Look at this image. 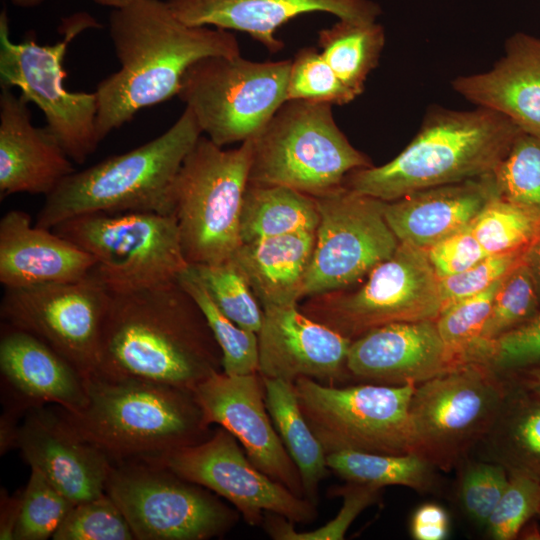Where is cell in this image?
<instances>
[{"label": "cell", "instance_id": "6da1fadb", "mask_svg": "<svg viewBox=\"0 0 540 540\" xmlns=\"http://www.w3.org/2000/svg\"><path fill=\"white\" fill-rule=\"evenodd\" d=\"M222 370V353L194 300L178 281L111 294L93 374L193 392Z\"/></svg>", "mask_w": 540, "mask_h": 540}, {"label": "cell", "instance_id": "7a4b0ae2", "mask_svg": "<svg viewBox=\"0 0 540 540\" xmlns=\"http://www.w3.org/2000/svg\"><path fill=\"white\" fill-rule=\"evenodd\" d=\"M109 33L120 69L95 90L99 142L139 110L177 96L182 77L194 62L207 56L240 55L239 42L230 31L186 24L162 0H134L113 9Z\"/></svg>", "mask_w": 540, "mask_h": 540}, {"label": "cell", "instance_id": "3957f363", "mask_svg": "<svg viewBox=\"0 0 540 540\" xmlns=\"http://www.w3.org/2000/svg\"><path fill=\"white\" fill-rule=\"evenodd\" d=\"M522 131L507 117L477 107L435 108L394 159L350 172L343 186L382 201L493 174Z\"/></svg>", "mask_w": 540, "mask_h": 540}, {"label": "cell", "instance_id": "277c9868", "mask_svg": "<svg viewBox=\"0 0 540 540\" xmlns=\"http://www.w3.org/2000/svg\"><path fill=\"white\" fill-rule=\"evenodd\" d=\"M88 401L77 412L56 406L70 428L112 464L153 462L208 438L190 390L141 380L86 378Z\"/></svg>", "mask_w": 540, "mask_h": 540}, {"label": "cell", "instance_id": "5b68a950", "mask_svg": "<svg viewBox=\"0 0 540 540\" xmlns=\"http://www.w3.org/2000/svg\"><path fill=\"white\" fill-rule=\"evenodd\" d=\"M202 131L189 108L160 136L67 176L46 196L35 225L53 229L93 213L170 214L168 190Z\"/></svg>", "mask_w": 540, "mask_h": 540}, {"label": "cell", "instance_id": "8992f818", "mask_svg": "<svg viewBox=\"0 0 540 540\" xmlns=\"http://www.w3.org/2000/svg\"><path fill=\"white\" fill-rule=\"evenodd\" d=\"M251 160L252 139L224 150L206 136L184 158L168 204L190 265L223 263L242 244L240 214Z\"/></svg>", "mask_w": 540, "mask_h": 540}, {"label": "cell", "instance_id": "52a82bcc", "mask_svg": "<svg viewBox=\"0 0 540 540\" xmlns=\"http://www.w3.org/2000/svg\"><path fill=\"white\" fill-rule=\"evenodd\" d=\"M331 104L286 100L252 139L249 183L286 186L314 198L371 166L338 127Z\"/></svg>", "mask_w": 540, "mask_h": 540}, {"label": "cell", "instance_id": "ba28073f", "mask_svg": "<svg viewBox=\"0 0 540 540\" xmlns=\"http://www.w3.org/2000/svg\"><path fill=\"white\" fill-rule=\"evenodd\" d=\"M99 24L87 12H77L62 19V39L54 44H39L34 37L14 43L10 39L6 9L0 12V82L17 87L21 95L43 112L46 127L68 157L84 163L96 150V92H71L64 87L67 75L64 58L71 41Z\"/></svg>", "mask_w": 540, "mask_h": 540}, {"label": "cell", "instance_id": "9c48e42d", "mask_svg": "<svg viewBox=\"0 0 540 540\" xmlns=\"http://www.w3.org/2000/svg\"><path fill=\"white\" fill-rule=\"evenodd\" d=\"M51 230L95 258L89 276L110 294L177 281L190 265L172 214L93 213L66 220Z\"/></svg>", "mask_w": 540, "mask_h": 540}, {"label": "cell", "instance_id": "30bf717a", "mask_svg": "<svg viewBox=\"0 0 540 540\" xmlns=\"http://www.w3.org/2000/svg\"><path fill=\"white\" fill-rule=\"evenodd\" d=\"M290 67V59L207 56L186 70L177 96L213 143H242L255 138L287 100Z\"/></svg>", "mask_w": 540, "mask_h": 540}, {"label": "cell", "instance_id": "8fae6325", "mask_svg": "<svg viewBox=\"0 0 540 540\" xmlns=\"http://www.w3.org/2000/svg\"><path fill=\"white\" fill-rule=\"evenodd\" d=\"M509 389L476 362L416 385L409 407L415 453L442 470L455 467L492 430Z\"/></svg>", "mask_w": 540, "mask_h": 540}, {"label": "cell", "instance_id": "7c38bea8", "mask_svg": "<svg viewBox=\"0 0 540 540\" xmlns=\"http://www.w3.org/2000/svg\"><path fill=\"white\" fill-rule=\"evenodd\" d=\"M294 386L301 411L326 455L342 450L415 453L409 407L416 385L338 387L300 377Z\"/></svg>", "mask_w": 540, "mask_h": 540}, {"label": "cell", "instance_id": "4fadbf2b", "mask_svg": "<svg viewBox=\"0 0 540 540\" xmlns=\"http://www.w3.org/2000/svg\"><path fill=\"white\" fill-rule=\"evenodd\" d=\"M105 493L137 540H206L224 535L238 511L209 489L148 462L112 464Z\"/></svg>", "mask_w": 540, "mask_h": 540}, {"label": "cell", "instance_id": "5bb4252c", "mask_svg": "<svg viewBox=\"0 0 540 540\" xmlns=\"http://www.w3.org/2000/svg\"><path fill=\"white\" fill-rule=\"evenodd\" d=\"M441 310L439 278L426 250L400 242L361 287L314 296L303 313L354 340L390 323L436 320Z\"/></svg>", "mask_w": 540, "mask_h": 540}, {"label": "cell", "instance_id": "9a60e30c", "mask_svg": "<svg viewBox=\"0 0 540 540\" xmlns=\"http://www.w3.org/2000/svg\"><path fill=\"white\" fill-rule=\"evenodd\" d=\"M315 199L319 224L304 297L349 288L400 243L386 222L385 201L345 186Z\"/></svg>", "mask_w": 540, "mask_h": 540}, {"label": "cell", "instance_id": "2e32d148", "mask_svg": "<svg viewBox=\"0 0 540 540\" xmlns=\"http://www.w3.org/2000/svg\"><path fill=\"white\" fill-rule=\"evenodd\" d=\"M111 294L88 276L77 282L4 288L0 316L66 359L85 378L97 369Z\"/></svg>", "mask_w": 540, "mask_h": 540}, {"label": "cell", "instance_id": "e0dca14e", "mask_svg": "<svg viewBox=\"0 0 540 540\" xmlns=\"http://www.w3.org/2000/svg\"><path fill=\"white\" fill-rule=\"evenodd\" d=\"M241 447L230 432L219 427L205 440L148 463L213 491L229 501L251 526L260 525L267 512L292 523L312 522L317 516L316 505L259 470Z\"/></svg>", "mask_w": 540, "mask_h": 540}, {"label": "cell", "instance_id": "ac0fdd59", "mask_svg": "<svg viewBox=\"0 0 540 540\" xmlns=\"http://www.w3.org/2000/svg\"><path fill=\"white\" fill-rule=\"evenodd\" d=\"M193 395L206 425L226 429L259 470L305 498L299 471L268 413L259 373L228 375L217 371L200 382Z\"/></svg>", "mask_w": 540, "mask_h": 540}, {"label": "cell", "instance_id": "d6986e66", "mask_svg": "<svg viewBox=\"0 0 540 540\" xmlns=\"http://www.w3.org/2000/svg\"><path fill=\"white\" fill-rule=\"evenodd\" d=\"M258 332L262 377L293 382L300 377L335 385L350 376L352 340L310 318L297 305L264 308Z\"/></svg>", "mask_w": 540, "mask_h": 540}, {"label": "cell", "instance_id": "ffe728a7", "mask_svg": "<svg viewBox=\"0 0 540 540\" xmlns=\"http://www.w3.org/2000/svg\"><path fill=\"white\" fill-rule=\"evenodd\" d=\"M17 448L30 467L39 470L74 505L105 494L112 463L70 428L56 406L26 412Z\"/></svg>", "mask_w": 540, "mask_h": 540}, {"label": "cell", "instance_id": "44dd1931", "mask_svg": "<svg viewBox=\"0 0 540 540\" xmlns=\"http://www.w3.org/2000/svg\"><path fill=\"white\" fill-rule=\"evenodd\" d=\"M461 364L435 320L374 328L352 340L347 356L350 376L385 385H418Z\"/></svg>", "mask_w": 540, "mask_h": 540}, {"label": "cell", "instance_id": "7402d4cb", "mask_svg": "<svg viewBox=\"0 0 540 540\" xmlns=\"http://www.w3.org/2000/svg\"><path fill=\"white\" fill-rule=\"evenodd\" d=\"M0 371L5 407L21 414L48 404L77 412L88 401L86 378L74 366L36 336L5 324Z\"/></svg>", "mask_w": 540, "mask_h": 540}, {"label": "cell", "instance_id": "603a6c76", "mask_svg": "<svg viewBox=\"0 0 540 540\" xmlns=\"http://www.w3.org/2000/svg\"><path fill=\"white\" fill-rule=\"evenodd\" d=\"M167 4L186 24L245 32L271 53L284 47L277 29L298 15L325 12L338 19L374 22L382 13L371 0H167Z\"/></svg>", "mask_w": 540, "mask_h": 540}, {"label": "cell", "instance_id": "cb8c5ba5", "mask_svg": "<svg viewBox=\"0 0 540 540\" xmlns=\"http://www.w3.org/2000/svg\"><path fill=\"white\" fill-rule=\"evenodd\" d=\"M28 101L12 88L0 92V198L15 193L45 197L75 170L47 127L32 124Z\"/></svg>", "mask_w": 540, "mask_h": 540}, {"label": "cell", "instance_id": "d4e9b609", "mask_svg": "<svg viewBox=\"0 0 540 540\" xmlns=\"http://www.w3.org/2000/svg\"><path fill=\"white\" fill-rule=\"evenodd\" d=\"M95 258L71 241L32 224L29 214L8 211L0 220V282L4 288L87 278Z\"/></svg>", "mask_w": 540, "mask_h": 540}, {"label": "cell", "instance_id": "484cf974", "mask_svg": "<svg viewBox=\"0 0 540 540\" xmlns=\"http://www.w3.org/2000/svg\"><path fill=\"white\" fill-rule=\"evenodd\" d=\"M452 86L477 107L497 112L523 133L540 137V38L513 34L492 69L459 76Z\"/></svg>", "mask_w": 540, "mask_h": 540}, {"label": "cell", "instance_id": "4316f807", "mask_svg": "<svg viewBox=\"0 0 540 540\" xmlns=\"http://www.w3.org/2000/svg\"><path fill=\"white\" fill-rule=\"evenodd\" d=\"M497 196L490 174L385 201L384 216L399 242L426 250L469 226Z\"/></svg>", "mask_w": 540, "mask_h": 540}, {"label": "cell", "instance_id": "83f0119b", "mask_svg": "<svg viewBox=\"0 0 540 540\" xmlns=\"http://www.w3.org/2000/svg\"><path fill=\"white\" fill-rule=\"evenodd\" d=\"M315 245V232H297L242 243L231 260L262 309L297 305Z\"/></svg>", "mask_w": 540, "mask_h": 540}, {"label": "cell", "instance_id": "f1b7e54d", "mask_svg": "<svg viewBox=\"0 0 540 540\" xmlns=\"http://www.w3.org/2000/svg\"><path fill=\"white\" fill-rule=\"evenodd\" d=\"M262 379L273 425L299 471L305 498L317 505L320 482L330 472L324 448L301 411L294 383Z\"/></svg>", "mask_w": 540, "mask_h": 540}, {"label": "cell", "instance_id": "f546056e", "mask_svg": "<svg viewBox=\"0 0 540 540\" xmlns=\"http://www.w3.org/2000/svg\"><path fill=\"white\" fill-rule=\"evenodd\" d=\"M316 199L280 185L248 182L240 214V238L250 243L297 232H316Z\"/></svg>", "mask_w": 540, "mask_h": 540}, {"label": "cell", "instance_id": "4dcf8cb0", "mask_svg": "<svg viewBox=\"0 0 540 540\" xmlns=\"http://www.w3.org/2000/svg\"><path fill=\"white\" fill-rule=\"evenodd\" d=\"M510 384L488 440L492 461L540 479V395Z\"/></svg>", "mask_w": 540, "mask_h": 540}, {"label": "cell", "instance_id": "1f68e13d", "mask_svg": "<svg viewBox=\"0 0 540 540\" xmlns=\"http://www.w3.org/2000/svg\"><path fill=\"white\" fill-rule=\"evenodd\" d=\"M321 54L339 79L357 96L378 65L385 44L384 28L374 22L338 19L318 32Z\"/></svg>", "mask_w": 540, "mask_h": 540}, {"label": "cell", "instance_id": "d6a6232c", "mask_svg": "<svg viewBox=\"0 0 540 540\" xmlns=\"http://www.w3.org/2000/svg\"><path fill=\"white\" fill-rule=\"evenodd\" d=\"M329 470L347 482L383 488L400 485L429 490L434 466L416 453L379 454L342 450L327 454Z\"/></svg>", "mask_w": 540, "mask_h": 540}, {"label": "cell", "instance_id": "836d02e7", "mask_svg": "<svg viewBox=\"0 0 540 540\" xmlns=\"http://www.w3.org/2000/svg\"><path fill=\"white\" fill-rule=\"evenodd\" d=\"M177 281L203 313L221 350L223 372L228 375L258 373V334L238 326L217 307L191 265Z\"/></svg>", "mask_w": 540, "mask_h": 540}, {"label": "cell", "instance_id": "e575fe53", "mask_svg": "<svg viewBox=\"0 0 540 540\" xmlns=\"http://www.w3.org/2000/svg\"><path fill=\"white\" fill-rule=\"evenodd\" d=\"M469 227L488 255L522 251L540 235V214L497 196Z\"/></svg>", "mask_w": 540, "mask_h": 540}, {"label": "cell", "instance_id": "d590c367", "mask_svg": "<svg viewBox=\"0 0 540 540\" xmlns=\"http://www.w3.org/2000/svg\"><path fill=\"white\" fill-rule=\"evenodd\" d=\"M191 266L217 307L238 326L258 334L264 311L234 262Z\"/></svg>", "mask_w": 540, "mask_h": 540}, {"label": "cell", "instance_id": "8d00e7d4", "mask_svg": "<svg viewBox=\"0 0 540 540\" xmlns=\"http://www.w3.org/2000/svg\"><path fill=\"white\" fill-rule=\"evenodd\" d=\"M539 312V292L523 259L502 279L477 344L497 339L529 321Z\"/></svg>", "mask_w": 540, "mask_h": 540}, {"label": "cell", "instance_id": "74e56055", "mask_svg": "<svg viewBox=\"0 0 540 540\" xmlns=\"http://www.w3.org/2000/svg\"><path fill=\"white\" fill-rule=\"evenodd\" d=\"M493 176L500 197L540 214V137L521 132Z\"/></svg>", "mask_w": 540, "mask_h": 540}, {"label": "cell", "instance_id": "f35d334b", "mask_svg": "<svg viewBox=\"0 0 540 540\" xmlns=\"http://www.w3.org/2000/svg\"><path fill=\"white\" fill-rule=\"evenodd\" d=\"M73 506L39 470L31 468L28 483L23 489L14 540H46L53 537Z\"/></svg>", "mask_w": 540, "mask_h": 540}, {"label": "cell", "instance_id": "ab89813d", "mask_svg": "<svg viewBox=\"0 0 540 540\" xmlns=\"http://www.w3.org/2000/svg\"><path fill=\"white\" fill-rule=\"evenodd\" d=\"M356 97L314 47L300 49L291 59L287 100L344 105Z\"/></svg>", "mask_w": 540, "mask_h": 540}, {"label": "cell", "instance_id": "60d3db41", "mask_svg": "<svg viewBox=\"0 0 540 540\" xmlns=\"http://www.w3.org/2000/svg\"><path fill=\"white\" fill-rule=\"evenodd\" d=\"M502 279L480 293L443 308L435 320L442 340L461 363H466L468 354L481 338Z\"/></svg>", "mask_w": 540, "mask_h": 540}, {"label": "cell", "instance_id": "b9f144b4", "mask_svg": "<svg viewBox=\"0 0 540 540\" xmlns=\"http://www.w3.org/2000/svg\"><path fill=\"white\" fill-rule=\"evenodd\" d=\"M343 505L338 514L326 525L311 531H296L288 519L265 513L263 525L271 538L276 540H342L353 521L367 507L376 503L380 488L347 482L338 489Z\"/></svg>", "mask_w": 540, "mask_h": 540}, {"label": "cell", "instance_id": "7bdbcfd3", "mask_svg": "<svg viewBox=\"0 0 540 540\" xmlns=\"http://www.w3.org/2000/svg\"><path fill=\"white\" fill-rule=\"evenodd\" d=\"M54 540H133L125 516L106 493L75 504L57 531Z\"/></svg>", "mask_w": 540, "mask_h": 540}, {"label": "cell", "instance_id": "ee69618b", "mask_svg": "<svg viewBox=\"0 0 540 540\" xmlns=\"http://www.w3.org/2000/svg\"><path fill=\"white\" fill-rule=\"evenodd\" d=\"M468 362L483 364L499 375L540 362V312L495 340L479 343Z\"/></svg>", "mask_w": 540, "mask_h": 540}, {"label": "cell", "instance_id": "f6af8a7d", "mask_svg": "<svg viewBox=\"0 0 540 540\" xmlns=\"http://www.w3.org/2000/svg\"><path fill=\"white\" fill-rule=\"evenodd\" d=\"M507 487L485 528L495 540L515 539L540 510V479L520 471H508Z\"/></svg>", "mask_w": 540, "mask_h": 540}, {"label": "cell", "instance_id": "bcb514c9", "mask_svg": "<svg viewBox=\"0 0 540 540\" xmlns=\"http://www.w3.org/2000/svg\"><path fill=\"white\" fill-rule=\"evenodd\" d=\"M508 480L507 469L496 461L469 463L459 484L460 505L469 519L486 527Z\"/></svg>", "mask_w": 540, "mask_h": 540}, {"label": "cell", "instance_id": "7dc6e473", "mask_svg": "<svg viewBox=\"0 0 540 540\" xmlns=\"http://www.w3.org/2000/svg\"><path fill=\"white\" fill-rule=\"evenodd\" d=\"M526 251L487 255L466 271L439 279L442 309L505 277L523 261Z\"/></svg>", "mask_w": 540, "mask_h": 540}, {"label": "cell", "instance_id": "c3c4849f", "mask_svg": "<svg viewBox=\"0 0 540 540\" xmlns=\"http://www.w3.org/2000/svg\"><path fill=\"white\" fill-rule=\"evenodd\" d=\"M426 253L439 279L464 272L488 255L469 226L429 247Z\"/></svg>", "mask_w": 540, "mask_h": 540}, {"label": "cell", "instance_id": "681fc988", "mask_svg": "<svg viewBox=\"0 0 540 540\" xmlns=\"http://www.w3.org/2000/svg\"><path fill=\"white\" fill-rule=\"evenodd\" d=\"M449 516L436 503L419 506L412 515L410 532L416 540H443L449 532Z\"/></svg>", "mask_w": 540, "mask_h": 540}, {"label": "cell", "instance_id": "f907efd6", "mask_svg": "<svg viewBox=\"0 0 540 540\" xmlns=\"http://www.w3.org/2000/svg\"><path fill=\"white\" fill-rule=\"evenodd\" d=\"M23 499V489L10 495L1 489L0 496V539L14 540V532L18 523Z\"/></svg>", "mask_w": 540, "mask_h": 540}, {"label": "cell", "instance_id": "816d5d0a", "mask_svg": "<svg viewBox=\"0 0 540 540\" xmlns=\"http://www.w3.org/2000/svg\"><path fill=\"white\" fill-rule=\"evenodd\" d=\"M21 413L5 408L0 419V453L1 455L7 453L10 449L17 448V439L20 424L18 419L21 417Z\"/></svg>", "mask_w": 540, "mask_h": 540}, {"label": "cell", "instance_id": "f5cc1de1", "mask_svg": "<svg viewBox=\"0 0 540 540\" xmlns=\"http://www.w3.org/2000/svg\"><path fill=\"white\" fill-rule=\"evenodd\" d=\"M501 376L516 387L540 395V362Z\"/></svg>", "mask_w": 540, "mask_h": 540}, {"label": "cell", "instance_id": "db71d44e", "mask_svg": "<svg viewBox=\"0 0 540 540\" xmlns=\"http://www.w3.org/2000/svg\"><path fill=\"white\" fill-rule=\"evenodd\" d=\"M524 262L533 275L540 296V235L527 249Z\"/></svg>", "mask_w": 540, "mask_h": 540}, {"label": "cell", "instance_id": "11a10c76", "mask_svg": "<svg viewBox=\"0 0 540 540\" xmlns=\"http://www.w3.org/2000/svg\"><path fill=\"white\" fill-rule=\"evenodd\" d=\"M96 4L106 7H111L113 9H119L123 8L130 3H132L134 0H92Z\"/></svg>", "mask_w": 540, "mask_h": 540}, {"label": "cell", "instance_id": "9f6ffc18", "mask_svg": "<svg viewBox=\"0 0 540 540\" xmlns=\"http://www.w3.org/2000/svg\"><path fill=\"white\" fill-rule=\"evenodd\" d=\"M13 5L21 8H34L41 5L45 0H10Z\"/></svg>", "mask_w": 540, "mask_h": 540}, {"label": "cell", "instance_id": "6f0895ef", "mask_svg": "<svg viewBox=\"0 0 540 540\" xmlns=\"http://www.w3.org/2000/svg\"><path fill=\"white\" fill-rule=\"evenodd\" d=\"M537 515H538V516H540V510H539V512H538V514H537Z\"/></svg>", "mask_w": 540, "mask_h": 540}]
</instances>
